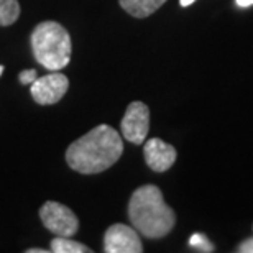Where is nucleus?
Instances as JSON below:
<instances>
[{
	"label": "nucleus",
	"mask_w": 253,
	"mask_h": 253,
	"mask_svg": "<svg viewBox=\"0 0 253 253\" xmlns=\"http://www.w3.org/2000/svg\"><path fill=\"white\" fill-rule=\"evenodd\" d=\"M104 252L107 253H141L140 235L133 227L125 224L110 225L104 234Z\"/></svg>",
	"instance_id": "obj_7"
},
{
	"label": "nucleus",
	"mask_w": 253,
	"mask_h": 253,
	"mask_svg": "<svg viewBox=\"0 0 253 253\" xmlns=\"http://www.w3.org/2000/svg\"><path fill=\"white\" fill-rule=\"evenodd\" d=\"M166 0H119L120 7L135 18H146L155 13Z\"/></svg>",
	"instance_id": "obj_9"
},
{
	"label": "nucleus",
	"mask_w": 253,
	"mask_h": 253,
	"mask_svg": "<svg viewBox=\"0 0 253 253\" xmlns=\"http://www.w3.org/2000/svg\"><path fill=\"white\" fill-rule=\"evenodd\" d=\"M2 73H3V66H0V76H2Z\"/></svg>",
	"instance_id": "obj_18"
},
{
	"label": "nucleus",
	"mask_w": 253,
	"mask_h": 253,
	"mask_svg": "<svg viewBox=\"0 0 253 253\" xmlns=\"http://www.w3.org/2000/svg\"><path fill=\"white\" fill-rule=\"evenodd\" d=\"M122 153L124 141L119 131L102 124L68 146L66 161L81 174H97L117 163Z\"/></svg>",
	"instance_id": "obj_1"
},
{
	"label": "nucleus",
	"mask_w": 253,
	"mask_h": 253,
	"mask_svg": "<svg viewBox=\"0 0 253 253\" xmlns=\"http://www.w3.org/2000/svg\"><path fill=\"white\" fill-rule=\"evenodd\" d=\"M196 0H179V5L181 7H189L191 3H194Z\"/></svg>",
	"instance_id": "obj_16"
},
{
	"label": "nucleus",
	"mask_w": 253,
	"mask_h": 253,
	"mask_svg": "<svg viewBox=\"0 0 253 253\" xmlns=\"http://www.w3.org/2000/svg\"><path fill=\"white\" fill-rule=\"evenodd\" d=\"M43 225L58 237H73L79 230L78 215L69 207L56 201H46L40 209Z\"/></svg>",
	"instance_id": "obj_4"
},
{
	"label": "nucleus",
	"mask_w": 253,
	"mask_h": 253,
	"mask_svg": "<svg viewBox=\"0 0 253 253\" xmlns=\"http://www.w3.org/2000/svg\"><path fill=\"white\" fill-rule=\"evenodd\" d=\"M237 252L240 253H253V237H250V239L244 240L242 244L237 247Z\"/></svg>",
	"instance_id": "obj_14"
},
{
	"label": "nucleus",
	"mask_w": 253,
	"mask_h": 253,
	"mask_svg": "<svg viewBox=\"0 0 253 253\" xmlns=\"http://www.w3.org/2000/svg\"><path fill=\"white\" fill-rule=\"evenodd\" d=\"M38 76H37V71L35 69H27V71H22L20 73V83L22 84H32L35 79H37Z\"/></svg>",
	"instance_id": "obj_13"
},
{
	"label": "nucleus",
	"mask_w": 253,
	"mask_h": 253,
	"mask_svg": "<svg viewBox=\"0 0 253 253\" xmlns=\"http://www.w3.org/2000/svg\"><path fill=\"white\" fill-rule=\"evenodd\" d=\"M33 56L48 71H61L71 61L73 43L71 37L61 23L58 22H42L35 27L32 37Z\"/></svg>",
	"instance_id": "obj_3"
},
{
	"label": "nucleus",
	"mask_w": 253,
	"mask_h": 253,
	"mask_svg": "<svg viewBox=\"0 0 253 253\" xmlns=\"http://www.w3.org/2000/svg\"><path fill=\"white\" fill-rule=\"evenodd\" d=\"M122 135L126 141L133 145H141L146 140L150 130V109L148 105L133 100L125 110V115L120 124Z\"/></svg>",
	"instance_id": "obj_5"
},
{
	"label": "nucleus",
	"mask_w": 253,
	"mask_h": 253,
	"mask_svg": "<svg viewBox=\"0 0 253 253\" xmlns=\"http://www.w3.org/2000/svg\"><path fill=\"white\" fill-rule=\"evenodd\" d=\"M128 217L133 229L146 239H161L173 230L176 214L163 199V192L155 184L136 189L128 202Z\"/></svg>",
	"instance_id": "obj_2"
},
{
	"label": "nucleus",
	"mask_w": 253,
	"mask_h": 253,
	"mask_svg": "<svg viewBox=\"0 0 253 253\" xmlns=\"http://www.w3.org/2000/svg\"><path fill=\"white\" fill-rule=\"evenodd\" d=\"M189 245L192 249H197L201 252H214V245L207 240V237L204 234H194L189 239Z\"/></svg>",
	"instance_id": "obj_12"
},
{
	"label": "nucleus",
	"mask_w": 253,
	"mask_h": 253,
	"mask_svg": "<svg viewBox=\"0 0 253 253\" xmlns=\"http://www.w3.org/2000/svg\"><path fill=\"white\" fill-rule=\"evenodd\" d=\"M49 250H42V249H30L27 250V253H48Z\"/></svg>",
	"instance_id": "obj_17"
},
{
	"label": "nucleus",
	"mask_w": 253,
	"mask_h": 253,
	"mask_svg": "<svg viewBox=\"0 0 253 253\" xmlns=\"http://www.w3.org/2000/svg\"><path fill=\"white\" fill-rule=\"evenodd\" d=\"M20 17L18 0H0V27H8Z\"/></svg>",
	"instance_id": "obj_11"
},
{
	"label": "nucleus",
	"mask_w": 253,
	"mask_h": 253,
	"mask_svg": "<svg viewBox=\"0 0 253 253\" xmlns=\"http://www.w3.org/2000/svg\"><path fill=\"white\" fill-rule=\"evenodd\" d=\"M237 5L239 7H250V5H253V0H237Z\"/></svg>",
	"instance_id": "obj_15"
},
{
	"label": "nucleus",
	"mask_w": 253,
	"mask_h": 253,
	"mask_svg": "<svg viewBox=\"0 0 253 253\" xmlns=\"http://www.w3.org/2000/svg\"><path fill=\"white\" fill-rule=\"evenodd\" d=\"M145 161L148 165V168H151L156 173H163L168 171L176 161V148L173 145L166 143L161 138H150L145 143L143 148Z\"/></svg>",
	"instance_id": "obj_8"
},
{
	"label": "nucleus",
	"mask_w": 253,
	"mask_h": 253,
	"mask_svg": "<svg viewBox=\"0 0 253 253\" xmlns=\"http://www.w3.org/2000/svg\"><path fill=\"white\" fill-rule=\"evenodd\" d=\"M69 87V79L59 71H49V74L37 78L32 83V97L40 105H53L61 100Z\"/></svg>",
	"instance_id": "obj_6"
},
{
	"label": "nucleus",
	"mask_w": 253,
	"mask_h": 253,
	"mask_svg": "<svg viewBox=\"0 0 253 253\" xmlns=\"http://www.w3.org/2000/svg\"><path fill=\"white\" fill-rule=\"evenodd\" d=\"M49 252L53 253H89L92 252L87 245L73 240L71 237H54L49 244Z\"/></svg>",
	"instance_id": "obj_10"
}]
</instances>
